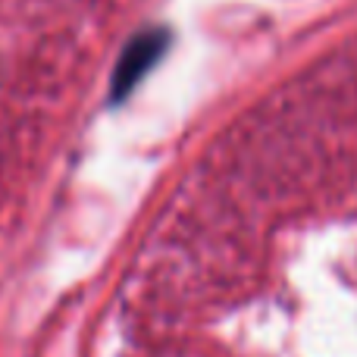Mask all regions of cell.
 <instances>
[{
  "mask_svg": "<svg viewBox=\"0 0 357 357\" xmlns=\"http://www.w3.org/2000/svg\"><path fill=\"white\" fill-rule=\"evenodd\" d=\"M163 41L154 35H144L138 44H132V50L123 56V63H119V75H116V94H126L132 85L138 82V75L144 73V69L151 66V60H154L157 54H160Z\"/></svg>",
  "mask_w": 357,
  "mask_h": 357,
  "instance_id": "6da1fadb",
  "label": "cell"
}]
</instances>
